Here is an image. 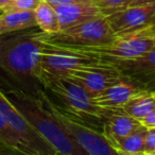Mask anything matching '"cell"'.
Returning a JSON list of instances; mask_svg holds the SVG:
<instances>
[{"label": "cell", "instance_id": "cell-1", "mask_svg": "<svg viewBox=\"0 0 155 155\" xmlns=\"http://www.w3.org/2000/svg\"><path fill=\"white\" fill-rule=\"evenodd\" d=\"M48 34L37 27L18 35H2L0 41V72L19 88L38 96L41 83V53Z\"/></svg>", "mask_w": 155, "mask_h": 155}, {"label": "cell", "instance_id": "cell-2", "mask_svg": "<svg viewBox=\"0 0 155 155\" xmlns=\"http://www.w3.org/2000/svg\"><path fill=\"white\" fill-rule=\"evenodd\" d=\"M0 91L58 155H88L63 130L39 96L19 88L1 72Z\"/></svg>", "mask_w": 155, "mask_h": 155}, {"label": "cell", "instance_id": "cell-3", "mask_svg": "<svg viewBox=\"0 0 155 155\" xmlns=\"http://www.w3.org/2000/svg\"><path fill=\"white\" fill-rule=\"evenodd\" d=\"M44 89L60 98L64 103V106L61 105V107L80 122L91 127H97L100 123L104 125L110 110L95 105L88 94L70 79L66 77L52 79L46 82Z\"/></svg>", "mask_w": 155, "mask_h": 155}, {"label": "cell", "instance_id": "cell-4", "mask_svg": "<svg viewBox=\"0 0 155 155\" xmlns=\"http://www.w3.org/2000/svg\"><path fill=\"white\" fill-rule=\"evenodd\" d=\"M101 63L99 55L84 51L80 48L54 44L46 38L41 53V83L66 77L72 69Z\"/></svg>", "mask_w": 155, "mask_h": 155}, {"label": "cell", "instance_id": "cell-5", "mask_svg": "<svg viewBox=\"0 0 155 155\" xmlns=\"http://www.w3.org/2000/svg\"><path fill=\"white\" fill-rule=\"evenodd\" d=\"M38 96L69 137L72 138L88 155H120L101 132H98L67 114L61 105L54 103L45 89Z\"/></svg>", "mask_w": 155, "mask_h": 155}, {"label": "cell", "instance_id": "cell-6", "mask_svg": "<svg viewBox=\"0 0 155 155\" xmlns=\"http://www.w3.org/2000/svg\"><path fill=\"white\" fill-rule=\"evenodd\" d=\"M115 36L107 18L101 15L55 34H48V39L68 47H98L108 44Z\"/></svg>", "mask_w": 155, "mask_h": 155}, {"label": "cell", "instance_id": "cell-7", "mask_svg": "<svg viewBox=\"0 0 155 155\" xmlns=\"http://www.w3.org/2000/svg\"><path fill=\"white\" fill-rule=\"evenodd\" d=\"M97 54L100 58L127 60L140 56L154 48V35L151 26L132 32L116 34L112 41L98 47H75Z\"/></svg>", "mask_w": 155, "mask_h": 155}, {"label": "cell", "instance_id": "cell-8", "mask_svg": "<svg viewBox=\"0 0 155 155\" xmlns=\"http://www.w3.org/2000/svg\"><path fill=\"white\" fill-rule=\"evenodd\" d=\"M100 60L117 69L139 91L155 93V49L133 58H100Z\"/></svg>", "mask_w": 155, "mask_h": 155}, {"label": "cell", "instance_id": "cell-9", "mask_svg": "<svg viewBox=\"0 0 155 155\" xmlns=\"http://www.w3.org/2000/svg\"><path fill=\"white\" fill-rule=\"evenodd\" d=\"M66 78L79 84L89 97L94 98L113 83L120 80L122 75L113 66L101 62L72 69L67 72Z\"/></svg>", "mask_w": 155, "mask_h": 155}, {"label": "cell", "instance_id": "cell-10", "mask_svg": "<svg viewBox=\"0 0 155 155\" xmlns=\"http://www.w3.org/2000/svg\"><path fill=\"white\" fill-rule=\"evenodd\" d=\"M0 114L13 129L21 136L27 146L35 155H58L52 147L31 127L17 108L7 99L0 91Z\"/></svg>", "mask_w": 155, "mask_h": 155}, {"label": "cell", "instance_id": "cell-11", "mask_svg": "<svg viewBox=\"0 0 155 155\" xmlns=\"http://www.w3.org/2000/svg\"><path fill=\"white\" fill-rule=\"evenodd\" d=\"M106 18L115 34L132 32L154 24L155 3L125 8L106 16Z\"/></svg>", "mask_w": 155, "mask_h": 155}, {"label": "cell", "instance_id": "cell-12", "mask_svg": "<svg viewBox=\"0 0 155 155\" xmlns=\"http://www.w3.org/2000/svg\"><path fill=\"white\" fill-rule=\"evenodd\" d=\"M139 89L127 79L122 77L120 80L113 83L102 93L91 98L94 104L106 110L121 108L127 101Z\"/></svg>", "mask_w": 155, "mask_h": 155}, {"label": "cell", "instance_id": "cell-13", "mask_svg": "<svg viewBox=\"0 0 155 155\" xmlns=\"http://www.w3.org/2000/svg\"><path fill=\"white\" fill-rule=\"evenodd\" d=\"M140 127L142 125L139 121L123 113L121 108L110 110L104 121L102 134L112 143L129 136Z\"/></svg>", "mask_w": 155, "mask_h": 155}, {"label": "cell", "instance_id": "cell-14", "mask_svg": "<svg viewBox=\"0 0 155 155\" xmlns=\"http://www.w3.org/2000/svg\"><path fill=\"white\" fill-rule=\"evenodd\" d=\"M58 18L60 31L80 25L89 19L101 16V12L93 2L72 3V5H60L54 8Z\"/></svg>", "mask_w": 155, "mask_h": 155}, {"label": "cell", "instance_id": "cell-15", "mask_svg": "<svg viewBox=\"0 0 155 155\" xmlns=\"http://www.w3.org/2000/svg\"><path fill=\"white\" fill-rule=\"evenodd\" d=\"M155 107L154 94L144 91H138L127 101V103L121 107L123 113L134 119L140 121L149 115Z\"/></svg>", "mask_w": 155, "mask_h": 155}, {"label": "cell", "instance_id": "cell-16", "mask_svg": "<svg viewBox=\"0 0 155 155\" xmlns=\"http://www.w3.org/2000/svg\"><path fill=\"white\" fill-rule=\"evenodd\" d=\"M36 27L34 12H9L0 17V35L19 32Z\"/></svg>", "mask_w": 155, "mask_h": 155}, {"label": "cell", "instance_id": "cell-17", "mask_svg": "<svg viewBox=\"0 0 155 155\" xmlns=\"http://www.w3.org/2000/svg\"><path fill=\"white\" fill-rule=\"evenodd\" d=\"M147 129L140 127L138 130L122 139L112 142V146L120 155H141L144 153V138Z\"/></svg>", "mask_w": 155, "mask_h": 155}, {"label": "cell", "instance_id": "cell-18", "mask_svg": "<svg viewBox=\"0 0 155 155\" xmlns=\"http://www.w3.org/2000/svg\"><path fill=\"white\" fill-rule=\"evenodd\" d=\"M33 12H34L36 27L43 32L47 34H55L60 32V25L55 9L49 3L41 0Z\"/></svg>", "mask_w": 155, "mask_h": 155}, {"label": "cell", "instance_id": "cell-19", "mask_svg": "<svg viewBox=\"0 0 155 155\" xmlns=\"http://www.w3.org/2000/svg\"><path fill=\"white\" fill-rule=\"evenodd\" d=\"M0 141L10 147H13L19 151H22L27 154L35 155L33 151L27 146L21 136L1 116V114H0Z\"/></svg>", "mask_w": 155, "mask_h": 155}, {"label": "cell", "instance_id": "cell-20", "mask_svg": "<svg viewBox=\"0 0 155 155\" xmlns=\"http://www.w3.org/2000/svg\"><path fill=\"white\" fill-rule=\"evenodd\" d=\"M103 16H108L115 12L127 8L129 0H91Z\"/></svg>", "mask_w": 155, "mask_h": 155}, {"label": "cell", "instance_id": "cell-21", "mask_svg": "<svg viewBox=\"0 0 155 155\" xmlns=\"http://www.w3.org/2000/svg\"><path fill=\"white\" fill-rule=\"evenodd\" d=\"M41 0H12L2 9L3 13L9 12H27L34 11Z\"/></svg>", "mask_w": 155, "mask_h": 155}, {"label": "cell", "instance_id": "cell-22", "mask_svg": "<svg viewBox=\"0 0 155 155\" xmlns=\"http://www.w3.org/2000/svg\"><path fill=\"white\" fill-rule=\"evenodd\" d=\"M144 153L146 154H155V127L147 129L146 138H144Z\"/></svg>", "mask_w": 155, "mask_h": 155}, {"label": "cell", "instance_id": "cell-23", "mask_svg": "<svg viewBox=\"0 0 155 155\" xmlns=\"http://www.w3.org/2000/svg\"><path fill=\"white\" fill-rule=\"evenodd\" d=\"M47 3H49L51 7L56 8L60 5H72V3H88L91 2V0H44Z\"/></svg>", "mask_w": 155, "mask_h": 155}, {"label": "cell", "instance_id": "cell-24", "mask_svg": "<svg viewBox=\"0 0 155 155\" xmlns=\"http://www.w3.org/2000/svg\"><path fill=\"white\" fill-rule=\"evenodd\" d=\"M0 155H30L0 141Z\"/></svg>", "mask_w": 155, "mask_h": 155}, {"label": "cell", "instance_id": "cell-25", "mask_svg": "<svg viewBox=\"0 0 155 155\" xmlns=\"http://www.w3.org/2000/svg\"><path fill=\"white\" fill-rule=\"evenodd\" d=\"M155 0H129V7H139V5H154Z\"/></svg>", "mask_w": 155, "mask_h": 155}, {"label": "cell", "instance_id": "cell-26", "mask_svg": "<svg viewBox=\"0 0 155 155\" xmlns=\"http://www.w3.org/2000/svg\"><path fill=\"white\" fill-rule=\"evenodd\" d=\"M12 0H0V9H3L5 5H8Z\"/></svg>", "mask_w": 155, "mask_h": 155}, {"label": "cell", "instance_id": "cell-27", "mask_svg": "<svg viewBox=\"0 0 155 155\" xmlns=\"http://www.w3.org/2000/svg\"><path fill=\"white\" fill-rule=\"evenodd\" d=\"M151 31H152L153 35H154V36H155V24H154V25H152V26H151Z\"/></svg>", "mask_w": 155, "mask_h": 155}, {"label": "cell", "instance_id": "cell-28", "mask_svg": "<svg viewBox=\"0 0 155 155\" xmlns=\"http://www.w3.org/2000/svg\"><path fill=\"white\" fill-rule=\"evenodd\" d=\"M3 14H5V13H3L2 9H0V16H2V15H3Z\"/></svg>", "mask_w": 155, "mask_h": 155}, {"label": "cell", "instance_id": "cell-29", "mask_svg": "<svg viewBox=\"0 0 155 155\" xmlns=\"http://www.w3.org/2000/svg\"><path fill=\"white\" fill-rule=\"evenodd\" d=\"M153 49H155V36H154V48Z\"/></svg>", "mask_w": 155, "mask_h": 155}, {"label": "cell", "instance_id": "cell-30", "mask_svg": "<svg viewBox=\"0 0 155 155\" xmlns=\"http://www.w3.org/2000/svg\"><path fill=\"white\" fill-rule=\"evenodd\" d=\"M141 155H151V154H146V153H143V154H141Z\"/></svg>", "mask_w": 155, "mask_h": 155}, {"label": "cell", "instance_id": "cell-31", "mask_svg": "<svg viewBox=\"0 0 155 155\" xmlns=\"http://www.w3.org/2000/svg\"><path fill=\"white\" fill-rule=\"evenodd\" d=\"M1 38H2V35H0V41H1Z\"/></svg>", "mask_w": 155, "mask_h": 155}, {"label": "cell", "instance_id": "cell-32", "mask_svg": "<svg viewBox=\"0 0 155 155\" xmlns=\"http://www.w3.org/2000/svg\"><path fill=\"white\" fill-rule=\"evenodd\" d=\"M154 24H155V21H154ZM154 24H153V25H154Z\"/></svg>", "mask_w": 155, "mask_h": 155}, {"label": "cell", "instance_id": "cell-33", "mask_svg": "<svg viewBox=\"0 0 155 155\" xmlns=\"http://www.w3.org/2000/svg\"><path fill=\"white\" fill-rule=\"evenodd\" d=\"M154 96H155V93H154Z\"/></svg>", "mask_w": 155, "mask_h": 155}, {"label": "cell", "instance_id": "cell-34", "mask_svg": "<svg viewBox=\"0 0 155 155\" xmlns=\"http://www.w3.org/2000/svg\"><path fill=\"white\" fill-rule=\"evenodd\" d=\"M154 155H155V154H154Z\"/></svg>", "mask_w": 155, "mask_h": 155}]
</instances>
